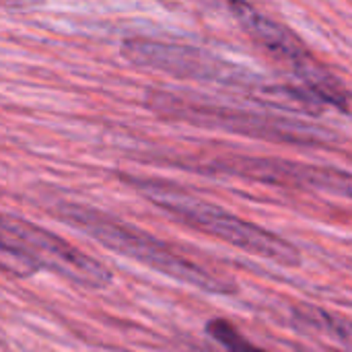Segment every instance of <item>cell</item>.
Instances as JSON below:
<instances>
[{"mask_svg": "<svg viewBox=\"0 0 352 352\" xmlns=\"http://www.w3.org/2000/svg\"><path fill=\"white\" fill-rule=\"evenodd\" d=\"M128 182L130 186H134L138 194H142L161 210L237 250H243L252 256H260L289 268L301 266L303 262L301 252L291 241L225 210L223 206L202 200L200 196L186 192L184 188L157 179H128Z\"/></svg>", "mask_w": 352, "mask_h": 352, "instance_id": "cell-1", "label": "cell"}, {"mask_svg": "<svg viewBox=\"0 0 352 352\" xmlns=\"http://www.w3.org/2000/svg\"><path fill=\"white\" fill-rule=\"evenodd\" d=\"M60 217L107 250L128 256L169 278L212 295H233L237 291L231 280L210 274L206 268L179 256L173 248L159 241L157 237L136 227L124 225L122 221L111 219L101 210L82 204H60Z\"/></svg>", "mask_w": 352, "mask_h": 352, "instance_id": "cell-2", "label": "cell"}, {"mask_svg": "<svg viewBox=\"0 0 352 352\" xmlns=\"http://www.w3.org/2000/svg\"><path fill=\"white\" fill-rule=\"evenodd\" d=\"M148 107L167 120H177L202 128L225 130L262 140H274L299 146H324L330 144L336 134L330 130L309 126L283 116H268L258 111H245L235 107L217 105L212 101L186 97L169 91H151Z\"/></svg>", "mask_w": 352, "mask_h": 352, "instance_id": "cell-3", "label": "cell"}, {"mask_svg": "<svg viewBox=\"0 0 352 352\" xmlns=\"http://www.w3.org/2000/svg\"><path fill=\"white\" fill-rule=\"evenodd\" d=\"M229 10L233 12L241 29L272 58L291 68L305 89L316 93L324 103L340 109L349 107V93L342 82L330 70H326L322 62L316 60L309 47L289 27L264 14L248 0H229Z\"/></svg>", "mask_w": 352, "mask_h": 352, "instance_id": "cell-4", "label": "cell"}, {"mask_svg": "<svg viewBox=\"0 0 352 352\" xmlns=\"http://www.w3.org/2000/svg\"><path fill=\"white\" fill-rule=\"evenodd\" d=\"M120 52L134 66L159 70L177 78L217 82V85H227V87H256V91L262 95L268 93L270 89V87L260 85L258 78L237 68L235 64L225 62L210 52L184 45V43L179 45V43H169V41L134 37V39H126Z\"/></svg>", "mask_w": 352, "mask_h": 352, "instance_id": "cell-5", "label": "cell"}, {"mask_svg": "<svg viewBox=\"0 0 352 352\" xmlns=\"http://www.w3.org/2000/svg\"><path fill=\"white\" fill-rule=\"evenodd\" d=\"M212 169L250 182L316 190L352 200V173L336 167L311 165L274 157H231L212 163Z\"/></svg>", "mask_w": 352, "mask_h": 352, "instance_id": "cell-6", "label": "cell"}, {"mask_svg": "<svg viewBox=\"0 0 352 352\" xmlns=\"http://www.w3.org/2000/svg\"><path fill=\"white\" fill-rule=\"evenodd\" d=\"M293 316V326L320 334L324 338H330L334 342H338L340 346L352 349V320L340 316V314H332L326 311L322 307L303 303V305H295L291 309Z\"/></svg>", "mask_w": 352, "mask_h": 352, "instance_id": "cell-7", "label": "cell"}, {"mask_svg": "<svg viewBox=\"0 0 352 352\" xmlns=\"http://www.w3.org/2000/svg\"><path fill=\"white\" fill-rule=\"evenodd\" d=\"M206 332L217 340V342H221L223 346H227V349H254V344L252 342H248L227 320H212V322H208V326H206Z\"/></svg>", "mask_w": 352, "mask_h": 352, "instance_id": "cell-8", "label": "cell"}, {"mask_svg": "<svg viewBox=\"0 0 352 352\" xmlns=\"http://www.w3.org/2000/svg\"><path fill=\"white\" fill-rule=\"evenodd\" d=\"M41 0H0V8H23V6H33Z\"/></svg>", "mask_w": 352, "mask_h": 352, "instance_id": "cell-9", "label": "cell"}]
</instances>
